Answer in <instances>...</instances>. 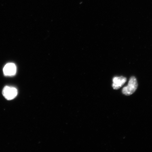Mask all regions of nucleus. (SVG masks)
<instances>
[{"label": "nucleus", "mask_w": 152, "mask_h": 152, "mask_svg": "<svg viewBox=\"0 0 152 152\" xmlns=\"http://www.w3.org/2000/svg\"><path fill=\"white\" fill-rule=\"evenodd\" d=\"M138 83L136 78L131 77L129 80L128 85L122 89V93L127 96H130L135 92L138 87Z\"/></svg>", "instance_id": "f257e3e1"}, {"label": "nucleus", "mask_w": 152, "mask_h": 152, "mask_svg": "<svg viewBox=\"0 0 152 152\" xmlns=\"http://www.w3.org/2000/svg\"><path fill=\"white\" fill-rule=\"evenodd\" d=\"M2 93L6 99L10 100L16 97L18 91L17 89L14 87L6 86L3 88Z\"/></svg>", "instance_id": "f03ea898"}, {"label": "nucleus", "mask_w": 152, "mask_h": 152, "mask_svg": "<svg viewBox=\"0 0 152 152\" xmlns=\"http://www.w3.org/2000/svg\"><path fill=\"white\" fill-rule=\"evenodd\" d=\"M3 73L5 76H12L16 75L17 68L15 64L12 63H9L3 68Z\"/></svg>", "instance_id": "7ed1b4c3"}, {"label": "nucleus", "mask_w": 152, "mask_h": 152, "mask_svg": "<svg viewBox=\"0 0 152 152\" xmlns=\"http://www.w3.org/2000/svg\"><path fill=\"white\" fill-rule=\"evenodd\" d=\"M127 79L126 77H115L113 79V87L114 90H118L121 88L126 82Z\"/></svg>", "instance_id": "20e7f679"}]
</instances>
